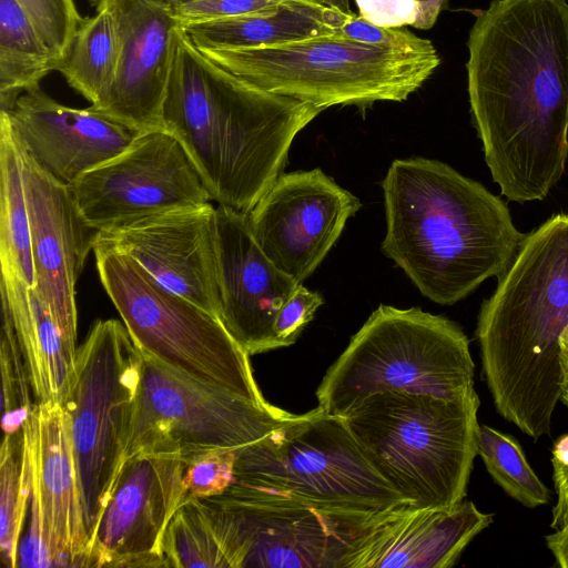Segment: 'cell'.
<instances>
[{"label": "cell", "mask_w": 568, "mask_h": 568, "mask_svg": "<svg viewBox=\"0 0 568 568\" xmlns=\"http://www.w3.org/2000/svg\"><path fill=\"white\" fill-rule=\"evenodd\" d=\"M467 91L500 192L545 199L568 158V2L493 0L468 41Z\"/></svg>", "instance_id": "1"}, {"label": "cell", "mask_w": 568, "mask_h": 568, "mask_svg": "<svg viewBox=\"0 0 568 568\" xmlns=\"http://www.w3.org/2000/svg\"><path fill=\"white\" fill-rule=\"evenodd\" d=\"M322 111L221 68L178 29L163 124L219 204L247 214L283 173L294 138Z\"/></svg>", "instance_id": "2"}, {"label": "cell", "mask_w": 568, "mask_h": 568, "mask_svg": "<svg viewBox=\"0 0 568 568\" xmlns=\"http://www.w3.org/2000/svg\"><path fill=\"white\" fill-rule=\"evenodd\" d=\"M382 189V250L437 304L453 305L499 277L524 240L505 202L440 161L395 160Z\"/></svg>", "instance_id": "3"}, {"label": "cell", "mask_w": 568, "mask_h": 568, "mask_svg": "<svg viewBox=\"0 0 568 568\" xmlns=\"http://www.w3.org/2000/svg\"><path fill=\"white\" fill-rule=\"evenodd\" d=\"M476 337L496 410L537 440L551 433L565 377L568 337V214L524 236L491 296L481 304Z\"/></svg>", "instance_id": "4"}, {"label": "cell", "mask_w": 568, "mask_h": 568, "mask_svg": "<svg viewBox=\"0 0 568 568\" xmlns=\"http://www.w3.org/2000/svg\"><path fill=\"white\" fill-rule=\"evenodd\" d=\"M476 390L457 398L382 392L343 417L376 471L412 508L464 500L478 455Z\"/></svg>", "instance_id": "5"}, {"label": "cell", "mask_w": 568, "mask_h": 568, "mask_svg": "<svg viewBox=\"0 0 568 568\" xmlns=\"http://www.w3.org/2000/svg\"><path fill=\"white\" fill-rule=\"evenodd\" d=\"M474 374L469 341L455 322L419 307L379 305L327 369L317 407L343 416L382 392L457 398L475 389Z\"/></svg>", "instance_id": "6"}, {"label": "cell", "mask_w": 568, "mask_h": 568, "mask_svg": "<svg viewBox=\"0 0 568 568\" xmlns=\"http://www.w3.org/2000/svg\"><path fill=\"white\" fill-rule=\"evenodd\" d=\"M199 50L215 64L266 91L323 110L405 101L440 63L436 49H383L341 32L272 47Z\"/></svg>", "instance_id": "7"}, {"label": "cell", "mask_w": 568, "mask_h": 568, "mask_svg": "<svg viewBox=\"0 0 568 568\" xmlns=\"http://www.w3.org/2000/svg\"><path fill=\"white\" fill-rule=\"evenodd\" d=\"M233 484L327 511L384 515L409 506L344 418L320 407L236 449Z\"/></svg>", "instance_id": "8"}, {"label": "cell", "mask_w": 568, "mask_h": 568, "mask_svg": "<svg viewBox=\"0 0 568 568\" xmlns=\"http://www.w3.org/2000/svg\"><path fill=\"white\" fill-rule=\"evenodd\" d=\"M93 252L101 283L141 352L199 383L267 403L250 355L219 316L162 285L130 256L98 246Z\"/></svg>", "instance_id": "9"}, {"label": "cell", "mask_w": 568, "mask_h": 568, "mask_svg": "<svg viewBox=\"0 0 568 568\" xmlns=\"http://www.w3.org/2000/svg\"><path fill=\"white\" fill-rule=\"evenodd\" d=\"M140 374L141 351L126 327L116 320L95 322L78 348L62 405L90 548L122 463Z\"/></svg>", "instance_id": "10"}, {"label": "cell", "mask_w": 568, "mask_h": 568, "mask_svg": "<svg viewBox=\"0 0 568 568\" xmlns=\"http://www.w3.org/2000/svg\"><path fill=\"white\" fill-rule=\"evenodd\" d=\"M185 377L141 352V374L121 465L135 455L186 464L209 453L239 449L296 419ZM121 467V466H120Z\"/></svg>", "instance_id": "11"}, {"label": "cell", "mask_w": 568, "mask_h": 568, "mask_svg": "<svg viewBox=\"0 0 568 568\" xmlns=\"http://www.w3.org/2000/svg\"><path fill=\"white\" fill-rule=\"evenodd\" d=\"M199 500L229 568H343L353 541L392 513L327 511L235 484Z\"/></svg>", "instance_id": "12"}, {"label": "cell", "mask_w": 568, "mask_h": 568, "mask_svg": "<svg viewBox=\"0 0 568 568\" xmlns=\"http://www.w3.org/2000/svg\"><path fill=\"white\" fill-rule=\"evenodd\" d=\"M69 185L81 216L97 232L212 200L191 156L165 129L139 133L121 153Z\"/></svg>", "instance_id": "13"}, {"label": "cell", "mask_w": 568, "mask_h": 568, "mask_svg": "<svg viewBox=\"0 0 568 568\" xmlns=\"http://www.w3.org/2000/svg\"><path fill=\"white\" fill-rule=\"evenodd\" d=\"M361 206L358 197L317 168L282 173L246 215L263 253L302 283Z\"/></svg>", "instance_id": "14"}, {"label": "cell", "mask_w": 568, "mask_h": 568, "mask_svg": "<svg viewBox=\"0 0 568 568\" xmlns=\"http://www.w3.org/2000/svg\"><path fill=\"white\" fill-rule=\"evenodd\" d=\"M186 463L135 455L120 467L87 567H164L162 542L183 497Z\"/></svg>", "instance_id": "15"}, {"label": "cell", "mask_w": 568, "mask_h": 568, "mask_svg": "<svg viewBox=\"0 0 568 568\" xmlns=\"http://www.w3.org/2000/svg\"><path fill=\"white\" fill-rule=\"evenodd\" d=\"M215 242L209 202L98 231L93 247L130 256L162 285L220 317Z\"/></svg>", "instance_id": "16"}, {"label": "cell", "mask_w": 568, "mask_h": 568, "mask_svg": "<svg viewBox=\"0 0 568 568\" xmlns=\"http://www.w3.org/2000/svg\"><path fill=\"white\" fill-rule=\"evenodd\" d=\"M18 141V140H17ZM30 223L34 290L62 329L77 339L75 283L97 233L81 216L70 185L19 143Z\"/></svg>", "instance_id": "17"}, {"label": "cell", "mask_w": 568, "mask_h": 568, "mask_svg": "<svg viewBox=\"0 0 568 568\" xmlns=\"http://www.w3.org/2000/svg\"><path fill=\"white\" fill-rule=\"evenodd\" d=\"M120 37L112 88L92 109L141 133L164 129L163 104L175 33L171 0H109Z\"/></svg>", "instance_id": "18"}, {"label": "cell", "mask_w": 568, "mask_h": 568, "mask_svg": "<svg viewBox=\"0 0 568 568\" xmlns=\"http://www.w3.org/2000/svg\"><path fill=\"white\" fill-rule=\"evenodd\" d=\"M215 236L221 321L250 356L280 348L276 314L302 283L263 253L245 213L219 204Z\"/></svg>", "instance_id": "19"}, {"label": "cell", "mask_w": 568, "mask_h": 568, "mask_svg": "<svg viewBox=\"0 0 568 568\" xmlns=\"http://www.w3.org/2000/svg\"><path fill=\"white\" fill-rule=\"evenodd\" d=\"M0 113L22 148L67 184L121 153L139 134L91 106L63 105L40 85L22 93L9 111Z\"/></svg>", "instance_id": "20"}, {"label": "cell", "mask_w": 568, "mask_h": 568, "mask_svg": "<svg viewBox=\"0 0 568 568\" xmlns=\"http://www.w3.org/2000/svg\"><path fill=\"white\" fill-rule=\"evenodd\" d=\"M494 521L473 501L449 508L406 506L371 525L351 545L343 568H449Z\"/></svg>", "instance_id": "21"}, {"label": "cell", "mask_w": 568, "mask_h": 568, "mask_svg": "<svg viewBox=\"0 0 568 568\" xmlns=\"http://www.w3.org/2000/svg\"><path fill=\"white\" fill-rule=\"evenodd\" d=\"M22 430L58 568L87 567L90 544L64 407L36 404Z\"/></svg>", "instance_id": "22"}, {"label": "cell", "mask_w": 568, "mask_h": 568, "mask_svg": "<svg viewBox=\"0 0 568 568\" xmlns=\"http://www.w3.org/2000/svg\"><path fill=\"white\" fill-rule=\"evenodd\" d=\"M0 293L14 325L36 404L63 405L74 376L77 339L62 329L34 287L17 275L1 271Z\"/></svg>", "instance_id": "23"}, {"label": "cell", "mask_w": 568, "mask_h": 568, "mask_svg": "<svg viewBox=\"0 0 568 568\" xmlns=\"http://www.w3.org/2000/svg\"><path fill=\"white\" fill-rule=\"evenodd\" d=\"M353 14L318 0H286L256 12L181 27L197 49H248L338 33Z\"/></svg>", "instance_id": "24"}, {"label": "cell", "mask_w": 568, "mask_h": 568, "mask_svg": "<svg viewBox=\"0 0 568 568\" xmlns=\"http://www.w3.org/2000/svg\"><path fill=\"white\" fill-rule=\"evenodd\" d=\"M120 37L109 0L83 19L58 70L68 84L95 105L113 85L119 60Z\"/></svg>", "instance_id": "25"}, {"label": "cell", "mask_w": 568, "mask_h": 568, "mask_svg": "<svg viewBox=\"0 0 568 568\" xmlns=\"http://www.w3.org/2000/svg\"><path fill=\"white\" fill-rule=\"evenodd\" d=\"M0 262L1 271L34 287L30 223L20 149L8 119L0 113Z\"/></svg>", "instance_id": "26"}, {"label": "cell", "mask_w": 568, "mask_h": 568, "mask_svg": "<svg viewBox=\"0 0 568 568\" xmlns=\"http://www.w3.org/2000/svg\"><path fill=\"white\" fill-rule=\"evenodd\" d=\"M59 64L20 4L0 0V111H9Z\"/></svg>", "instance_id": "27"}, {"label": "cell", "mask_w": 568, "mask_h": 568, "mask_svg": "<svg viewBox=\"0 0 568 568\" xmlns=\"http://www.w3.org/2000/svg\"><path fill=\"white\" fill-rule=\"evenodd\" d=\"M29 496L30 466L22 430L3 436L0 449V556L8 568L18 567Z\"/></svg>", "instance_id": "28"}, {"label": "cell", "mask_w": 568, "mask_h": 568, "mask_svg": "<svg viewBox=\"0 0 568 568\" xmlns=\"http://www.w3.org/2000/svg\"><path fill=\"white\" fill-rule=\"evenodd\" d=\"M478 455L503 490L528 508L549 501V490L529 465L516 438L491 426L479 425Z\"/></svg>", "instance_id": "29"}, {"label": "cell", "mask_w": 568, "mask_h": 568, "mask_svg": "<svg viewBox=\"0 0 568 568\" xmlns=\"http://www.w3.org/2000/svg\"><path fill=\"white\" fill-rule=\"evenodd\" d=\"M164 567L229 568L221 544L199 499L180 504L162 542Z\"/></svg>", "instance_id": "30"}, {"label": "cell", "mask_w": 568, "mask_h": 568, "mask_svg": "<svg viewBox=\"0 0 568 568\" xmlns=\"http://www.w3.org/2000/svg\"><path fill=\"white\" fill-rule=\"evenodd\" d=\"M1 310V426L3 436H11L22 432L36 402L11 315L4 305Z\"/></svg>", "instance_id": "31"}, {"label": "cell", "mask_w": 568, "mask_h": 568, "mask_svg": "<svg viewBox=\"0 0 568 568\" xmlns=\"http://www.w3.org/2000/svg\"><path fill=\"white\" fill-rule=\"evenodd\" d=\"M36 31L61 62L79 29L81 17L74 0H16Z\"/></svg>", "instance_id": "32"}, {"label": "cell", "mask_w": 568, "mask_h": 568, "mask_svg": "<svg viewBox=\"0 0 568 568\" xmlns=\"http://www.w3.org/2000/svg\"><path fill=\"white\" fill-rule=\"evenodd\" d=\"M236 449L215 450L186 464L182 501L220 495L234 483Z\"/></svg>", "instance_id": "33"}, {"label": "cell", "mask_w": 568, "mask_h": 568, "mask_svg": "<svg viewBox=\"0 0 568 568\" xmlns=\"http://www.w3.org/2000/svg\"><path fill=\"white\" fill-rule=\"evenodd\" d=\"M339 32L352 40L383 49L404 52L435 49L432 41L418 38L405 28H382L355 13L341 26Z\"/></svg>", "instance_id": "34"}, {"label": "cell", "mask_w": 568, "mask_h": 568, "mask_svg": "<svg viewBox=\"0 0 568 568\" xmlns=\"http://www.w3.org/2000/svg\"><path fill=\"white\" fill-rule=\"evenodd\" d=\"M286 0H171L181 26L256 12Z\"/></svg>", "instance_id": "35"}, {"label": "cell", "mask_w": 568, "mask_h": 568, "mask_svg": "<svg viewBox=\"0 0 568 568\" xmlns=\"http://www.w3.org/2000/svg\"><path fill=\"white\" fill-rule=\"evenodd\" d=\"M318 292L300 284L276 314L274 334L280 347L293 345L304 327L313 320L315 312L323 304Z\"/></svg>", "instance_id": "36"}, {"label": "cell", "mask_w": 568, "mask_h": 568, "mask_svg": "<svg viewBox=\"0 0 568 568\" xmlns=\"http://www.w3.org/2000/svg\"><path fill=\"white\" fill-rule=\"evenodd\" d=\"M358 16L382 28L413 26L417 17V0H354Z\"/></svg>", "instance_id": "37"}, {"label": "cell", "mask_w": 568, "mask_h": 568, "mask_svg": "<svg viewBox=\"0 0 568 568\" xmlns=\"http://www.w3.org/2000/svg\"><path fill=\"white\" fill-rule=\"evenodd\" d=\"M551 465L557 501L552 508L550 528L558 530L568 524V434L556 440Z\"/></svg>", "instance_id": "38"}, {"label": "cell", "mask_w": 568, "mask_h": 568, "mask_svg": "<svg viewBox=\"0 0 568 568\" xmlns=\"http://www.w3.org/2000/svg\"><path fill=\"white\" fill-rule=\"evenodd\" d=\"M449 0H417V17L412 27L429 30L434 27L440 12L447 8Z\"/></svg>", "instance_id": "39"}, {"label": "cell", "mask_w": 568, "mask_h": 568, "mask_svg": "<svg viewBox=\"0 0 568 568\" xmlns=\"http://www.w3.org/2000/svg\"><path fill=\"white\" fill-rule=\"evenodd\" d=\"M546 544L556 562L561 568H568V524L554 534L546 536Z\"/></svg>", "instance_id": "40"}, {"label": "cell", "mask_w": 568, "mask_h": 568, "mask_svg": "<svg viewBox=\"0 0 568 568\" xmlns=\"http://www.w3.org/2000/svg\"><path fill=\"white\" fill-rule=\"evenodd\" d=\"M321 3L336 9L343 13L352 14L353 11L349 9V0H318Z\"/></svg>", "instance_id": "41"}, {"label": "cell", "mask_w": 568, "mask_h": 568, "mask_svg": "<svg viewBox=\"0 0 568 568\" xmlns=\"http://www.w3.org/2000/svg\"><path fill=\"white\" fill-rule=\"evenodd\" d=\"M561 400L568 406V377L564 387Z\"/></svg>", "instance_id": "42"}, {"label": "cell", "mask_w": 568, "mask_h": 568, "mask_svg": "<svg viewBox=\"0 0 568 568\" xmlns=\"http://www.w3.org/2000/svg\"><path fill=\"white\" fill-rule=\"evenodd\" d=\"M104 0H89L90 4L94 8L99 7Z\"/></svg>", "instance_id": "43"}]
</instances>
